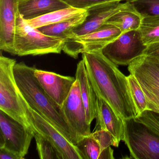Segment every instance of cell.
Masks as SVG:
<instances>
[{"label": "cell", "instance_id": "e0dca14e", "mask_svg": "<svg viewBox=\"0 0 159 159\" xmlns=\"http://www.w3.org/2000/svg\"><path fill=\"white\" fill-rule=\"evenodd\" d=\"M69 7L62 0H19L18 4L19 14L26 21Z\"/></svg>", "mask_w": 159, "mask_h": 159}, {"label": "cell", "instance_id": "ac0fdd59", "mask_svg": "<svg viewBox=\"0 0 159 159\" xmlns=\"http://www.w3.org/2000/svg\"><path fill=\"white\" fill-rule=\"evenodd\" d=\"M143 17L128 2L113 14L106 23L113 25L122 33L138 30L141 25Z\"/></svg>", "mask_w": 159, "mask_h": 159}, {"label": "cell", "instance_id": "6da1fadb", "mask_svg": "<svg viewBox=\"0 0 159 159\" xmlns=\"http://www.w3.org/2000/svg\"><path fill=\"white\" fill-rule=\"evenodd\" d=\"M82 58L96 94L121 119H135L137 111L127 77L101 51L84 53Z\"/></svg>", "mask_w": 159, "mask_h": 159}, {"label": "cell", "instance_id": "4fadbf2b", "mask_svg": "<svg viewBox=\"0 0 159 159\" xmlns=\"http://www.w3.org/2000/svg\"><path fill=\"white\" fill-rule=\"evenodd\" d=\"M19 0H0V49L14 55L16 20Z\"/></svg>", "mask_w": 159, "mask_h": 159}, {"label": "cell", "instance_id": "ffe728a7", "mask_svg": "<svg viewBox=\"0 0 159 159\" xmlns=\"http://www.w3.org/2000/svg\"><path fill=\"white\" fill-rule=\"evenodd\" d=\"M82 159H113V150L110 147L103 150L91 135L86 136L76 144Z\"/></svg>", "mask_w": 159, "mask_h": 159}, {"label": "cell", "instance_id": "9a60e30c", "mask_svg": "<svg viewBox=\"0 0 159 159\" xmlns=\"http://www.w3.org/2000/svg\"><path fill=\"white\" fill-rule=\"evenodd\" d=\"M97 96L95 130L105 129L109 132L115 139L116 147H118L121 140H124V121L105 100Z\"/></svg>", "mask_w": 159, "mask_h": 159}, {"label": "cell", "instance_id": "3957f363", "mask_svg": "<svg viewBox=\"0 0 159 159\" xmlns=\"http://www.w3.org/2000/svg\"><path fill=\"white\" fill-rule=\"evenodd\" d=\"M128 70L139 83L149 109L135 120L159 136V61L143 55L128 65Z\"/></svg>", "mask_w": 159, "mask_h": 159}, {"label": "cell", "instance_id": "30bf717a", "mask_svg": "<svg viewBox=\"0 0 159 159\" xmlns=\"http://www.w3.org/2000/svg\"><path fill=\"white\" fill-rule=\"evenodd\" d=\"M20 95L31 128L52 143L61 152L64 159H82L76 145L70 142L51 123L32 109Z\"/></svg>", "mask_w": 159, "mask_h": 159}, {"label": "cell", "instance_id": "9c48e42d", "mask_svg": "<svg viewBox=\"0 0 159 159\" xmlns=\"http://www.w3.org/2000/svg\"><path fill=\"white\" fill-rule=\"evenodd\" d=\"M147 46L139 30L123 32L102 49V54L117 66H128L144 54Z\"/></svg>", "mask_w": 159, "mask_h": 159}, {"label": "cell", "instance_id": "d6986e66", "mask_svg": "<svg viewBox=\"0 0 159 159\" xmlns=\"http://www.w3.org/2000/svg\"><path fill=\"white\" fill-rule=\"evenodd\" d=\"M87 11L73 18L59 23L48 25L38 28L40 31L51 37L66 40L70 38L74 29L82 24L87 16Z\"/></svg>", "mask_w": 159, "mask_h": 159}, {"label": "cell", "instance_id": "8992f818", "mask_svg": "<svg viewBox=\"0 0 159 159\" xmlns=\"http://www.w3.org/2000/svg\"><path fill=\"white\" fill-rule=\"evenodd\" d=\"M124 141L130 152L129 158L159 159V136L134 119L124 120Z\"/></svg>", "mask_w": 159, "mask_h": 159}, {"label": "cell", "instance_id": "8fae6325", "mask_svg": "<svg viewBox=\"0 0 159 159\" xmlns=\"http://www.w3.org/2000/svg\"><path fill=\"white\" fill-rule=\"evenodd\" d=\"M61 109L72 132L76 145L82 138L91 134V125L87 122L80 85L77 80Z\"/></svg>", "mask_w": 159, "mask_h": 159}, {"label": "cell", "instance_id": "44dd1931", "mask_svg": "<svg viewBox=\"0 0 159 159\" xmlns=\"http://www.w3.org/2000/svg\"><path fill=\"white\" fill-rule=\"evenodd\" d=\"M86 10L69 7L52 12L31 20H27V22L32 27L38 29L73 18L84 12Z\"/></svg>", "mask_w": 159, "mask_h": 159}, {"label": "cell", "instance_id": "7c38bea8", "mask_svg": "<svg viewBox=\"0 0 159 159\" xmlns=\"http://www.w3.org/2000/svg\"><path fill=\"white\" fill-rule=\"evenodd\" d=\"M34 74L47 94L62 107L76 80V77L35 69Z\"/></svg>", "mask_w": 159, "mask_h": 159}, {"label": "cell", "instance_id": "7402d4cb", "mask_svg": "<svg viewBox=\"0 0 159 159\" xmlns=\"http://www.w3.org/2000/svg\"><path fill=\"white\" fill-rule=\"evenodd\" d=\"M139 30L146 45L159 42V16L143 17Z\"/></svg>", "mask_w": 159, "mask_h": 159}, {"label": "cell", "instance_id": "484cf974", "mask_svg": "<svg viewBox=\"0 0 159 159\" xmlns=\"http://www.w3.org/2000/svg\"><path fill=\"white\" fill-rule=\"evenodd\" d=\"M69 7L79 10H87L93 6L112 2L127 0H62Z\"/></svg>", "mask_w": 159, "mask_h": 159}, {"label": "cell", "instance_id": "d4e9b609", "mask_svg": "<svg viewBox=\"0 0 159 159\" xmlns=\"http://www.w3.org/2000/svg\"><path fill=\"white\" fill-rule=\"evenodd\" d=\"M143 17L159 16V0H127Z\"/></svg>", "mask_w": 159, "mask_h": 159}, {"label": "cell", "instance_id": "f1b7e54d", "mask_svg": "<svg viewBox=\"0 0 159 159\" xmlns=\"http://www.w3.org/2000/svg\"><path fill=\"white\" fill-rule=\"evenodd\" d=\"M0 159H20L18 156L4 148H0Z\"/></svg>", "mask_w": 159, "mask_h": 159}, {"label": "cell", "instance_id": "ba28073f", "mask_svg": "<svg viewBox=\"0 0 159 159\" xmlns=\"http://www.w3.org/2000/svg\"><path fill=\"white\" fill-rule=\"evenodd\" d=\"M0 148L13 152L24 159L28 152L34 133L28 128L0 110Z\"/></svg>", "mask_w": 159, "mask_h": 159}, {"label": "cell", "instance_id": "83f0119b", "mask_svg": "<svg viewBox=\"0 0 159 159\" xmlns=\"http://www.w3.org/2000/svg\"><path fill=\"white\" fill-rule=\"evenodd\" d=\"M144 55L156 58L159 61V42L148 45Z\"/></svg>", "mask_w": 159, "mask_h": 159}, {"label": "cell", "instance_id": "277c9868", "mask_svg": "<svg viewBox=\"0 0 159 159\" xmlns=\"http://www.w3.org/2000/svg\"><path fill=\"white\" fill-rule=\"evenodd\" d=\"M65 42L63 39L43 34L38 29L31 26L18 14L15 35L14 55L60 54L63 51Z\"/></svg>", "mask_w": 159, "mask_h": 159}, {"label": "cell", "instance_id": "7a4b0ae2", "mask_svg": "<svg viewBox=\"0 0 159 159\" xmlns=\"http://www.w3.org/2000/svg\"><path fill=\"white\" fill-rule=\"evenodd\" d=\"M35 69L24 62L15 65L14 74L20 94L32 109L51 123L75 145L72 132L61 107L43 89L34 74Z\"/></svg>", "mask_w": 159, "mask_h": 159}, {"label": "cell", "instance_id": "5b68a950", "mask_svg": "<svg viewBox=\"0 0 159 159\" xmlns=\"http://www.w3.org/2000/svg\"><path fill=\"white\" fill-rule=\"evenodd\" d=\"M16 63L15 59L3 56L2 54L1 55L0 110L26 127L31 128L15 79L14 68Z\"/></svg>", "mask_w": 159, "mask_h": 159}, {"label": "cell", "instance_id": "2e32d148", "mask_svg": "<svg viewBox=\"0 0 159 159\" xmlns=\"http://www.w3.org/2000/svg\"><path fill=\"white\" fill-rule=\"evenodd\" d=\"M75 77L80 85L81 96L85 108L87 122L91 125L96 116L97 96L83 59L77 65Z\"/></svg>", "mask_w": 159, "mask_h": 159}, {"label": "cell", "instance_id": "cb8c5ba5", "mask_svg": "<svg viewBox=\"0 0 159 159\" xmlns=\"http://www.w3.org/2000/svg\"><path fill=\"white\" fill-rule=\"evenodd\" d=\"M33 131L37 150L41 159H64L61 152L52 143L37 131Z\"/></svg>", "mask_w": 159, "mask_h": 159}, {"label": "cell", "instance_id": "52a82bcc", "mask_svg": "<svg viewBox=\"0 0 159 159\" xmlns=\"http://www.w3.org/2000/svg\"><path fill=\"white\" fill-rule=\"evenodd\" d=\"M121 33L116 27L105 23L91 33L67 39L65 40L63 51L76 59L80 54L102 51Z\"/></svg>", "mask_w": 159, "mask_h": 159}, {"label": "cell", "instance_id": "5bb4252c", "mask_svg": "<svg viewBox=\"0 0 159 159\" xmlns=\"http://www.w3.org/2000/svg\"><path fill=\"white\" fill-rule=\"evenodd\" d=\"M123 4L120 2H112L96 5L86 10L87 15L85 20L73 30L70 38L88 34L98 29Z\"/></svg>", "mask_w": 159, "mask_h": 159}, {"label": "cell", "instance_id": "4316f807", "mask_svg": "<svg viewBox=\"0 0 159 159\" xmlns=\"http://www.w3.org/2000/svg\"><path fill=\"white\" fill-rule=\"evenodd\" d=\"M98 142L101 148L105 150L111 146L116 147V142L110 133L105 129L95 130L90 134Z\"/></svg>", "mask_w": 159, "mask_h": 159}, {"label": "cell", "instance_id": "603a6c76", "mask_svg": "<svg viewBox=\"0 0 159 159\" xmlns=\"http://www.w3.org/2000/svg\"><path fill=\"white\" fill-rule=\"evenodd\" d=\"M130 93L135 107L138 117L146 111H149L145 93L135 77L130 73L127 76Z\"/></svg>", "mask_w": 159, "mask_h": 159}]
</instances>
